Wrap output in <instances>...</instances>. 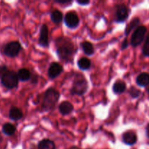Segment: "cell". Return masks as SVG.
I'll use <instances>...</instances> for the list:
<instances>
[{"label":"cell","mask_w":149,"mask_h":149,"mask_svg":"<svg viewBox=\"0 0 149 149\" xmlns=\"http://www.w3.org/2000/svg\"><path fill=\"white\" fill-rule=\"evenodd\" d=\"M17 78L18 80H20L22 81H26L29 80L31 77V74L29 70L27 68H20L18 71H17Z\"/></svg>","instance_id":"cell-17"},{"label":"cell","mask_w":149,"mask_h":149,"mask_svg":"<svg viewBox=\"0 0 149 149\" xmlns=\"http://www.w3.org/2000/svg\"><path fill=\"white\" fill-rule=\"evenodd\" d=\"M23 112L20 109L17 107H13L10 109L9 112V116L12 120L17 121L23 118Z\"/></svg>","instance_id":"cell-15"},{"label":"cell","mask_w":149,"mask_h":149,"mask_svg":"<svg viewBox=\"0 0 149 149\" xmlns=\"http://www.w3.org/2000/svg\"><path fill=\"white\" fill-rule=\"evenodd\" d=\"M15 127L10 123H7L3 125L2 131L6 135H13L15 132Z\"/></svg>","instance_id":"cell-22"},{"label":"cell","mask_w":149,"mask_h":149,"mask_svg":"<svg viewBox=\"0 0 149 149\" xmlns=\"http://www.w3.org/2000/svg\"><path fill=\"white\" fill-rule=\"evenodd\" d=\"M49 33L47 25H42L40 30V36L39 39V44L43 47H47L49 45Z\"/></svg>","instance_id":"cell-10"},{"label":"cell","mask_w":149,"mask_h":149,"mask_svg":"<svg viewBox=\"0 0 149 149\" xmlns=\"http://www.w3.org/2000/svg\"><path fill=\"white\" fill-rule=\"evenodd\" d=\"M57 54L61 61L69 62L75 54V47L70 39L59 38L56 40Z\"/></svg>","instance_id":"cell-1"},{"label":"cell","mask_w":149,"mask_h":149,"mask_svg":"<svg viewBox=\"0 0 149 149\" xmlns=\"http://www.w3.org/2000/svg\"><path fill=\"white\" fill-rule=\"evenodd\" d=\"M51 20H52V22L56 24L61 23L63 20V14L60 10H55L53 12H52L50 15Z\"/></svg>","instance_id":"cell-21"},{"label":"cell","mask_w":149,"mask_h":149,"mask_svg":"<svg viewBox=\"0 0 149 149\" xmlns=\"http://www.w3.org/2000/svg\"><path fill=\"white\" fill-rule=\"evenodd\" d=\"M63 71V66L58 63L53 62L50 64L48 69V76L50 79H55L58 77Z\"/></svg>","instance_id":"cell-11"},{"label":"cell","mask_w":149,"mask_h":149,"mask_svg":"<svg viewBox=\"0 0 149 149\" xmlns=\"http://www.w3.org/2000/svg\"><path fill=\"white\" fill-rule=\"evenodd\" d=\"M22 47L20 44L17 41H13L7 43L4 47V54L10 58H15L20 53Z\"/></svg>","instance_id":"cell-6"},{"label":"cell","mask_w":149,"mask_h":149,"mask_svg":"<svg viewBox=\"0 0 149 149\" xmlns=\"http://www.w3.org/2000/svg\"><path fill=\"white\" fill-rule=\"evenodd\" d=\"M38 149H55V145L51 140L43 139L38 144Z\"/></svg>","instance_id":"cell-19"},{"label":"cell","mask_w":149,"mask_h":149,"mask_svg":"<svg viewBox=\"0 0 149 149\" xmlns=\"http://www.w3.org/2000/svg\"><path fill=\"white\" fill-rule=\"evenodd\" d=\"M141 93H142V92L141 91V90L134 87V86L131 87L129 90V94L132 98H138V97H140Z\"/></svg>","instance_id":"cell-24"},{"label":"cell","mask_w":149,"mask_h":149,"mask_svg":"<svg viewBox=\"0 0 149 149\" xmlns=\"http://www.w3.org/2000/svg\"><path fill=\"white\" fill-rule=\"evenodd\" d=\"M136 83L139 87H146L149 85V74L147 72L141 73L136 77Z\"/></svg>","instance_id":"cell-12"},{"label":"cell","mask_w":149,"mask_h":149,"mask_svg":"<svg viewBox=\"0 0 149 149\" xmlns=\"http://www.w3.org/2000/svg\"><path fill=\"white\" fill-rule=\"evenodd\" d=\"M1 83L7 89L15 88L18 85L17 74L13 71H8L1 78Z\"/></svg>","instance_id":"cell-4"},{"label":"cell","mask_w":149,"mask_h":149,"mask_svg":"<svg viewBox=\"0 0 149 149\" xmlns=\"http://www.w3.org/2000/svg\"><path fill=\"white\" fill-rule=\"evenodd\" d=\"M64 22L67 27L70 29H76L79 24V18L75 12L71 11L65 14Z\"/></svg>","instance_id":"cell-8"},{"label":"cell","mask_w":149,"mask_h":149,"mask_svg":"<svg viewBox=\"0 0 149 149\" xmlns=\"http://www.w3.org/2000/svg\"><path fill=\"white\" fill-rule=\"evenodd\" d=\"M130 10L127 6L124 4H119L116 7L115 21L116 23H124L129 17Z\"/></svg>","instance_id":"cell-7"},{"label":"cell","mask_w":149,"mask_h":149,"mask_svg":"<svg viewBox=\"0 0 149 149\" xmlns=\"http://www.w3.org/2000/svg\"><path fill=\"white\" fill-rule=\"evenodd\" d=\"M142 53L145 57L149 58V34L146 37L142 47Z\"/></svg>","instance_id":"cell-23"},{"label":"cell","mask_w":149,"mask_h":149,"mask_svg":"<svg viewBox=\"0 0 149 149\" xmlns=\"http://www.w3.org/2000/svg\"><path fill=\"white\" fill-rule=\"evenodd\" d=\"M88 89V84L87 80L81 74L75 77L71 89V95H83L85 94Z\"/></svg>","instance_id":"cell-3"},{"label":"cell","mask_w":149,"mask_h":149,"mask_svg":"<svg viewBox=\"0 0 149 149\" xmlns=\"http://www.w3.org/2000/svg\"><path fill=\"white\" fill-rule=\"evenodd\" d=\"M81 49L85 55H92L94 54L95 49L93 45L89 42H83L81 43Z\"/></svg>","instance_id":"cell-18"},{"label":"cell","mask_w":149,"mask_h":149,"mask_svg":"<svg viewBox=\"0 0 149 149\" xmlns=\"http://www.w3.org/2000/svg\"><path fill=\"white\" fill-rule=\"evenodd\" d=\"M127 47H128V41H127V39H125V40L123 41V42H122L121 49H126V48H127Z\"/></svg>","instance_id":"cell-26"},{"label":"cell","mask_w":149,"mask_h":149,"mask_svg":"<svg viewBox=\"0 0 149 149\" xmlns=\"http://www.w3.org/2000/svg\"><path fill=\"white\" fill-rule=\"evenodd\" d=\"M74 110V106L70 102L64 101L61 103L59 106V111L63 116L71 113Z\"/></svg>","instance_id":"cell-13"},{"label":"cell","mask_w":149,"mask_h":149,"mask_svg":"<svg viewBox=\"0 0 149 149\" xmlns=\"http://www.w3.org/2000/svg\"><path fill=\"white\" fill-rule=\"evenodd\" d=\"M140 23H141V20H140V19L138 18V17H134V18L130 22L129 24L127 26L125 31V34L126 35V36H128L132 30H135V29H137V28L139 26Z\"/></svg>","instance_id":"cell-14"},{"label":"cell","mask_w":149,"mask_h":149,"mask_svg":"<svg viewBox=\"0 0 149 149\" xmlns=\"http://www.w3.org/2000/svg\"><path fill=\"white\" fill-rule=\"evenodd\" d=\"M122 139L124 143L126 145L133 146L138 141V136L135 132L132 130H128L122 134Z\"/></svg>","instance_id":"cell-9"},{"label":"cell","mask_w":149,"mask_h":149,"mask_svg":"<svg viewBox=\"0 0 149 149\" xmlns=\"http://www.w3.org/2000/svg\"><path fill=\"white\" fill-rule=\"evenodd\" d=\"M59 97L60 94L56 90L53 88L47 90L42 102V109L46 111L52 110L55 108L56 103H58Z\"/></svg>","instance_id":"cell-2"},{"label":"cell","mask_w":149,"mask_h":149,"mask_svg":"<svg viewBox=\"0 0 149 149\" xmlns=\"http://www.w3.org/2000/svg\"><path fill=\"white\" fill-rule=\"evenodd\" d=\"M56 2L59 3V4H68L71 3V1H68V0H56Z\"/></svg>","instance_id":"cell-28"},{"label":"cell","mask_w":149,"mask_h":149,"mask_svg":"<svg viewBox=\"0 0 149 149\" xmlns=\"http://www.w3.org/2000/svg\"><path fill=\"white\" fill-rule=\"evenodd\" d=\"M146 92H147V93H148V98H149V87H148V88H147V90H146Z\"/></svg>","instance_id":"cell-30"},{"label":"cell","mask_w":149,"mask_h":149,"mask_svg":"<svg viewBox=\"0 0 149 149\" xmlns=\"http://www.w3.org/2000/svg\"><path fill=\"white\" fill-rule=\"evenodd\" d=\"M147 32V28L145 26H139L135 29L131 37L130 44L133 47H137L141 45L146 39V34Z\"/></svg>","instance_id":"cell-5"},{"label":"cell","mask_w":149,"mask_h":149,"mask_svg":"<svg viewBox=\"0 0 149 149\" xmlns=\"http://www.w3.org/2000/svg\"><path fill=\"white\" fill-rule=\"evenodd\" d=\"M7 71H8V69H7V66H5V65H0V78H1L3 75L6 74Z\"/></svg>","instance_id":"cell-25"},{"label":"cell","mask_w":149,"mask_h":149,"mask_svg":"<svg viewBox=\"0 0 149 149\" xmlns=\"http://www.w3.org/2000/svg\"><path fill=\"white\" fill-rule=\"evenodd\" d=\"M77 2L79 4H81V5H87V4H90V1H86V0H84V1L80 0V1H77Z\"/></svg>","instance_id":"cell-27"},{"label":"cell","mask_w":149,"mask_h":149,"mask_svg":"<svg viewBox=\"0 0 149 149\" xmlns=\"http://www.w3.org/2000/svg\"><path fill=\"white\" fill-rule=\"evenodd\" d=\"M126 84L123 81H116V82L113 84V87H112V90H113V92L116 95H119L123 93L126 90Z\"/></svg>","instance_id":"cell-16"},{"label":"cell","mask_w":149,"mask_h":149,"mask_svg":"<svg viewBox=\"0 0 149 149\" xmlns=\"http://www.w3.org/2000/svg\"><path fill=\"white\" fill-rule=\"evenodd\" d=\"M79 68L83 71H87L91 67V61L87 58H81L77 62Z\"/></svg>","instance_id":"cell-20"},{"label":"cell","mask_w":149,"mask_h":149,"mask_svg":"<svg viewBox=\"0 0 149 149\" xmlns=\"http://www.w3.org/2000/svg\"><path fill=\"white\" fill-rule=\"evenodd\" d=\"M146 135L147 138H149V123L147 125L146 127Z\"/></svg>","instance_id":"cell-29"}]
</instances>
